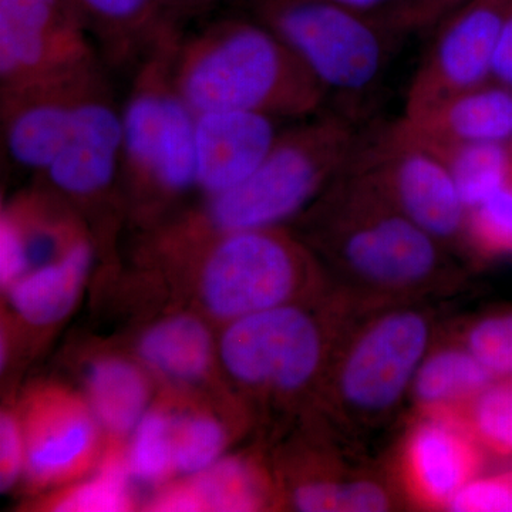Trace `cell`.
<instances>
[{"label":"cell","instance_id":"3957f363","mask_svg":"<svg viewBox=\"0 0 512 512\" xmlns=\"http://www.w3.org/2000/svg\"><path fill=\"white\" fill-rule=\"evenodd\" d=\"M318 218L320 245L367 288H420L446 268L443 244L349 168L323 192Z\"/></svg>","mask_w":512,"mask_h":512},{"label":"cell","instance_id":"9c48e42d","mask_svg":"<svg viewBox=\"0 0 512 512\" xmlns=\"http://www.w3.org/2000/svg\"><path fill=\"white\" fill-rule=\"evenodd\" d=\"M430 325L420 312L396 309L363 325L340 359L338 396L348 416L392 412L426 357Z\"/></svg>","mask_w":512,"mask_h":512},{"label":"cell","instance_id":"7a4b0ae2","mask_svg":"<svg viewBox=\"0 0 512 512\" xmlns=\"http://www.w3.org/2000/svg\"><path fill=\"white\" fill-rule=\"evenodd\" d=\"M363 131L339 110L320 111L284 128L254 173L208 198L204 231L276 228L335 183L355 156Z\"/></svg>","mask_w":512,"mask_h":512},{"label":"cell","instance_id":"30bf717a","mask_svg":"<svg viewBox=\"0 0 512 512\" xmlns=\"http://www.w3.org/2000/svg\"><path fill=\"white\" fill-rule=\"evenodd\" d=\"M221 357L239 382L296 392L319 370L322 333L309 313L286 303L232 320Z\"/></svg>","mask_w":512,"mask_h":512},{"label":"cell","instance_id":"5bb4252c","mask_svg":"<svg viewBox=\"0 0 512 512\" xmlns=\"http://www.w3.org/2000/svg\"><path fill=\"white\" fill-rule=\"evenodd\" d=\"M423 413L404 443V487L420 507L447 508L454 495L478 477L484 447L456 413Z\"/></svg>","mask_w":512,"mask_h":512},{"label":"cell","instance_id":"d6a6232c","mask_svg":"<svg viewBox=\"0 0 512 512\" xmlns=\"http://www.w3.org/2000/svg\"><path fill=\"white\" fill-rule=\"evenodd\" d=\"M356 480L313 481L296 488L293 505L305 512H350Z\"/></svg>","mask_w":512,"mask_h":512},{"label":"cell","instance_id":"e575fe53","mask_svg":"<svg viewBox=\"0 0 512 512\" xmlns=\"http://www.w3.org/2000/svg\"><path fill=\"white\" fill-rule=\"evenodd\" d=\"M26 463V441L18 421L9 414L0 420V485L9 490Z\"/></svg>","mask_w":512,"mask_h":512},{"label":"cell","instance_id":"f1b7e54d","mask_svg":"<svg viewBox=\"0 0 512 512\" xmlns=\"http://www.w3.org/2000/svg\"><path fill=\"white\" fill-rule=\"evenodd\" d=\"M225 434L217 421L195 416L173 423V460L175 470L197 476L217 463Z\"/></svg>","mask_w":512,"mask_h":512},{"label":"cell","instance_id":"f35d334b","mask_svg":"<svg viewBox=\"0 0 512 512\" xmlns=\"http://www.w3.org/2000/svg\"><path fill=\"white\" fill-rule=\"evenodd\" d=\"M510 147H511V150H512V138H511V141H510Z\"/></svg>","mask_w":512,"mask_h":512},{"label":"cell","instance_id":"7c38bea8","mask_svg":"<svg viewBox=\"0 0 512 512\" xmlns=\"http://www.w3.org/2000/svg\"><path fill=\"white\" fill-rule=\"evenodd\" d=\"M121 146V109L103 76L80 103L69 136L40 180L79 204L104 200L121 187Z\"/></svg>","mask_w":512,"mask_h":512},{"label":"cell","instance_id":"f546056e","mask_svg":"<svg viewBox=\"0 0 512 512\" xmlns=\"http://www.w3.org/2000/svg\"><path fill=\"white\" fill-rule=\"evenodd\" d=\"M466 348L495 379L512 377V312L477 320L467 332Z\"/></svg>","mask_w":512,"mask_h":512},{"label":"cell","instance_id":"8d00e7d4","mask_svg":"<svg viewBox=\"0 0 512 512\" xmlns=\"http://www.w3.org/2000/svg\"><path fill=\"white\" fill-rule=\"evenodd\" d=\"M493 80L512 90V8L495 50Z\"/></svg>","mask_w":512,"mask_h":512},{"label":"cell","instance_id":"277c9868","mask_svg":"<svg viewBox=\"0 0 512 512\" xmlns=\"http://www.w3.org/2000/svg\"><path fill=\"white\" fill-rule=\"evenodd\" d=\"M248 15L281 37L350 117L349 103L382 82L402 39L380 16L328 0H248Z\"/></svg>","mask_w":512,"mask_h":512},{"label":"cell","instance_id":"4fadbf2b","mask_svg":"<svg viewBox=\"0 0 512 512\" xmlns=\"http://www.w3.org/2000/svg\"><path fill=\"white\" fill-rule=\"evenodd\" d=\"M100 66L59 82L0 96L3 150L10 163L39 175L72 130L77 109L104 76Z\"/></svg>","mask_w":512,"mask_h":512},{"label":"cell","instance_id":"e0dca14e","mask_svg":"<svg viewBox=\"0 0 512 512\" xmlns=\"http://www.w3.org/2000/svg\"><path fill=\"white\" fill-rule=\"evenodd\" d=\"M399 121L410 134L426 140L510 144L512 90L490 80Z\"/></svg>","mask_w":512,"mask_h":512},{"label":"cell","instance_id":"74e56055","mask_svg":"<svg viewBox=\"0 0 512 512\" xmlns=\"http://www.w3.org/2000/svg\"><path fill=\"white\" fill-rule=\"evenodd\" d=\"M328 2L357 10V12L367 13V15H375L383 18L387 13L397 8L403 0H328Z\"/></svg>","mask_w":512,"mask_h":512},{"label":"cell","instance_id":"44dd1931","mask_svg":"<svg viewBox=\"0 0 512 512\" xmlns=\"http://www.w3.org/2000/svg\"><path fill=\"white\" fill-rule=\"evenodd\" d=\"M399 127L421 147L439 158L447 168L467 211L490 197L507 180L512 167L510 144L446 143L413 136L396 120Z\"/></svg>","mask_w":512,"mask_h":512},{"label":"cell","instance_id":"4dcf8cb0","mask_svg":"<svg viewBox=\"0 0 512 512\" xmlns=\"http://www.w3.org/2000/svg\"><path fill=\"white\" fill-rule=\"evenodd\" d=\"M447 510L512 512V471L474 478L454 495Z\"/></svg>","mask_w":512,"mask_h":512},{"label":"cell","instance_id":"603a6c76","mask_svg":"<svg viewBox=\"0 0 512 512\" xmlns=\"http://www.w3.org/2000/svg\"><path fill=\"white\" fill-rule=\"evenodd\" d=\"M93 416L113 433L136 429L146 410V379L131 363L120 359L100 360L87 377Z\"/></svg>","mask_w":512,"mask_h":512},{"label":"cell","instance_id":"2e32d148","mask_svg":"<svg viewBox=\"0 0 512 512\" xmlns=\"http://www.w3.org/2000/svg\"><path fill=\"white\" fill-rule=\"evenodd\" d=\"M106 70L134 73L158 47L181 39L156 0H70Z\"/></svg>","mask_w":512,"mask_h":512},{"label":"cell","instance_id":"d590c367","mask_svg":"<svg viewBox=\"0 0 512 512\" xmlns=\"http://www.w3.org/2000/svg\"><path fill=\"white\" fill-rule=\"evenodd\" d=\"M225 0H156L158 9L178 35L190 32L191 26H201Z\"/></svg>","mask_w":512,"mask_h":512},{"label":"cell","instance_id":"1f68e13d","mask_svg":"<svg viewBox=\"0 0 512 512\" xmlns=\"http://www.w3.org/2000/svg\"><path fill=\"white\" fill-rule=\"evenodd\" d=\"M468 0H403L383 16L387 25L402 37L436 29L454 10Z\"/></svg>","mask_w":512,"mask_h":512},{"label":"cell","instance_id":"ac0fdd59","mask_svg":"<svg viewBox=\"0 0 512 512\" xmlns=\"http://www.w3.org/2000/svg\"><path fill=\"white\" fill-rule=\"evenodd\" d=\"M93 414L70 399L45 400L36 407L26 434V468L40 483L62 480L80 470L96 444Z\"/></svg>","mask_w":512,"mask_h":512},{"label":"cell","instance_id":"7402d4cb","mask_svg":"<svg viewBox=\"0 0 512 512\" xmlns=\"http://www.w3.org/2000/svg\"><path fill=\"white\" fill-rule=\"evenodd\" d=\"M140 355L161 375L184 382L197 380L210 365V333L197 319L177 316L148 330Z\"/></svg>","mask_w":512,"mask_h":512},{"label":"cell","instance_id":"4316f807","mask_svg":"<svg viewBox=\"0 0 512 512\" xmlns=\"http://www.w3.org/2000/svg\"><path fill=\"white\" fill-rule=\"evenodd\" d=\"M128 468L130 473L147 483H157L173 470V421L165 414H144L137 424Z\"/></svg>","mask_w":512,"mask_h":512},{"label":"cell","instance_id":"836d02e7","mask_svg":"<svg viewBox=\"0 0 512 512\" xmlns=\"http://www.w3.org/2000/svg\"><path fill=\"white\" fill-rule=\"evenodd\" d=\"M29 256L15 222L6 212L0 221V282L10 288L29 271Z\"/></svg>","mask_w":512,"mask_h":512},{"label":"cell","instance_id":"5b68a950","mask_svg":"<svg viewBox=\"0 0 512 512\" xmlns=\"http://www.w3.org/2000/svg\"><path fill=\"white\" fill-rule=\"evenodd\" d=\"M178 42L164 43L137 67L121 109V185L163 200L197 190L195 113L173 79Z\"/></svg>","mask_w":512,"mask_h":512},{"label":"cell","instance_id":"8992f818","mask_svg":"<svg viewBox=\"0 0 512 512\" xmlns=\"http://www.w3.org/2000/svg\"><path fill=\"white\" fill-rule=\"evenodd\" d=\"M204 234L202 296L220 318L286 305L308 272L305 249L278 228Z\"/></svg>","mask_w":512,"mask_h":512},{"label":"cell","instance_id":"52a82bcc","mask_svg":"<svg viewBox=\"0 0 512 512\" xmlns=\"http://www.w3.org/2000/svg\"><path fill=\"white\" fill-rule=\"evenodd\" d=\"M348 168L441 244L463 242L467 208L453 178L397 121L363 131Z\"/></svg>","mask_w":512,"mask_h":512},{"label":"cell","instance_id":"ba28073f","mask_svg":"<svg viewBox=\"0 0 512 512\" xmlns=\"http://www.w3.org/2000/svg\"><path fill=\"white\" fill-rule=\"evenodd\" d=\"M100 66L70 0H0V96Z\"/></svg>","mask_w":512,"mask_h":512},{"label":"cell","instance_id":"9a60e30c","mask_svg":"<svg viewBox=\"0 0 512 512\" xmlns=\"http://www.w3.org/2000/svg\"><path fill=\"white\" fill-rule=\"evenodd\" d=\"M278 121L249 111L195 114L197 190L211 198L254 173L284 130Z\"/></svg>","mask_w":512,"mask_h":512},{"label":"cell","instance_id":"ffe728a7","mask_svg":"<svg viewBox=\"0 0 512 512\" xmlns=\"http://www.w3.org/2000/svg\"><path fill=\"white\" fill-rule=\"evenodd\" d=\"M495 380L467 348H444L424 357L412 386L423 412H456Z\"/></svg>","mask_w":512,"mask_h":512},{"label":"cell","instance_id":"d6986e66","mask_svg":"<svg viewBox=\"0 0 512 512\" xmlns=\"http://www.w3.org/2000/svg\"><path fill=\"white\" fill-rule=\"evenodd\" d=\"M92 258V245L82 238L55 261L30 269L9 288L13 308L33 325L59 322L74 308Z\"/></svg>","mask_w":512,"mask_h":512},{"label":"cell","instance_id":"83f0119b","mask_svg":"<svg viewBox=\"0 0 512 512\" xmlns=\"http://www.w3.org/2000/svg\"><path fill=\"white\" fill-rule=\"evenodd\" d=\"M128 464L119 458H110L92 480L69 491L56 511L63 512H117L131 507L128 488Z\"/></svg>","mask_w":512,"mask_h":512},{"label":"cell","instance_id":"cb8c5ba5","mask_svg":"<svg viewBox=\"0 0 512 512\" xmlns=\"http://www.w3.org/2000/svg\"><path fill=\"white\" fill-rule=\"evenodd\" d=\"M200 511H255L264 504L256 473L244 461H217L188 484Z\"/></svg>","mask_w":512,"mask_h":512},{"label":"cell","instance_id":"484cf974","mask_svg":"<svg viewBox=\"0 0 512 512\" xmlns=\"http://www.w3.org/2000/svg\"><path fill=\"white\" fill-rule=\"evenodd\" d=\"M454 413L466 421L484 450L512 457V377L495 380Z\"/></svg>","mask_w":512,"mask_h":512},{"label":"cell","instance_id":"d4e9b609","mask_svg":"<svg viewBox=\"0 0 512 512\" xmlns=\"http://www.w3.org/2000/svg\"><path fill=\"white\" fill-rule=\"evenodd\" d=\"M463 244L481 259L512 256V167L497 191L467 211Z\"/></svg>","mask_w":512,"mask_h":512},{"label":"cell","instance_id":"8fae6325","mask_svg":"<svg viewBox=\"0 0 512 512\" xmlns=\"http://www.w3.org/2000/svg\"><path fill=\"white\" fill-rule=\"evenodd\" d=\"M512 0H468L437 26L407 90L404 116L424 111L493 80L495 50Z\"/></svg>","mask_w":512,"mask_h":512},{"label":"cell","instance_id":"6da1fadb","mask_svg":"<svg viewBox=\"0 0 512 512\" xmlns=\"http://www.w3.org/2000/svg\"><path fill=\"white\" fill-rule=\"evenodd\" d=\"M173 79L195 114L249 111L305 120L329 99L291 47L248 13L208 20L185 33L175 47Z\"/></svg>","mask_w":512,"mask_h":512}]
</instances>
